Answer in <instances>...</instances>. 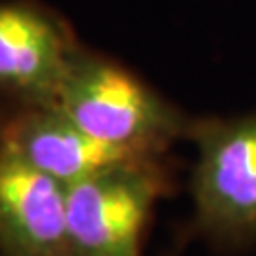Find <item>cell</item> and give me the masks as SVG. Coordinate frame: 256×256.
I'll use <instances>...</instances> for the list:
<instances>
[{"label":"cell","mask_w":256,"mask_h":256,"mask_svg":"<svg viewBox=\"0 0 256 256\" xmlns=\"http://www.w3.org/2000/svg\"><path fill=\"white\" fill-rule=\"evenodd\" d=\"M0 126H2V120H0Z\"/></svg>","instance_id":"7"},{"label":"cell","mask_w":256,"mask_h":256,"mask_svg":"<svg viewBox=\"0 0 256 256\" xmlns=\"http://www.w3.org/2000/svg\"><path fill=\"white\" fill-rule=\"evenodd\" d=\"M0 144L64 186L124 165L160 160L92 137L55 106H19L2 120Z\"/></svg>","instance_id":"5"},{"label":"cell","mask_w":256,"mask_h":256,"mask_svg":"<svg viewBox=\"0 0 256 256\" xmlns=\"http://www.w3.org/2000/svg\"><path fill=\"white\" fill-rule=\"evenodd\" d=\"M0 256H72L66 186L2 144Z\"/></svg>","instance_id":"6"},{"label":"cell","mask_w":256,"mask_h":256,"mask_svg":"<svg viewBox=\"0 0 256 256\" xmlns=\"http://www.w3.org/2000/svg\"><path fill=\"white\" fill-rule=\"evenodd\" d=\"M167 190L160 160L112 169L66 186L72 256H140L158 200Z\"/></svg>","instance_id":"3"},{"label":"cell","mask_w":256,"mask_h":256,"mask_svg":"<svg viewBox=\"0 0 256 256\" xmlns=\"http://www.w3.org/2000/svg\"><path fill=\"white\" fill-rule=\"evenodd\" d=\"M188 138L198 158L192 173L196 226L228 250L256 241V110L236 118L192 120Z\"/></svg>","instance_id":"2"},{"label":"cell","mask_w":256,"mask_h":256,"mask_svg":"<svg viewBox=\"0 0 256 256\" xmlns=\"http://www.w3.org/2000/svg\"><path fill=\"white\" fill-rule=\"evenodd\" d=\"M50 106L92 137L160 158L188 137L192 118L108 57L80 48Z\"/></svg>","instance_id":"1"},{"label":"cell","mask_w":256,"mask_h":256,"mask_svg":"<svg viewBox=\"0 0 256 256\" xmlns=\"http://www.w3.org/2000/svg\"><path fill=\"white\" fill-rule=\"evenodd\" d=\"M80 44L59 14L30 0L0 2V93L50 106Z\"/></svg>","instance_id":"4"}]
</instances>
